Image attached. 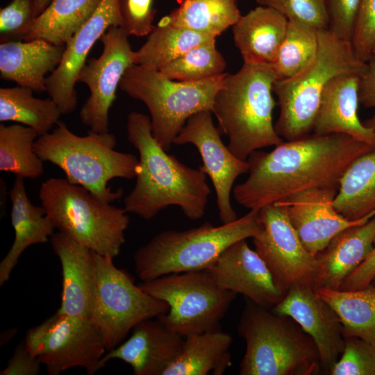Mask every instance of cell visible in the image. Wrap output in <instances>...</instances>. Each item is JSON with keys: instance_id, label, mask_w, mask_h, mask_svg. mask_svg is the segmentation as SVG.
I'll list each match as a JSON object with an SVG mask.
<instances>
[{"instance_id": "836d02e7", "label": "cell", "mask_w": 375, "mask_h": 375, "mask_svg": "<svg viewBox=\"0 0 375 375\" xmlns=\"http://www.w3.org/2000/svg\"><path fill=\"white\" fill-rule=\"evenodd\" d=\"M39 137L22 124L0 125V170L24 178H37L44 172L43 160L35 150Z\"/></svg>"}, {"instance_id": "ba28073f", "label": "cell", "mask_w": 375, "mask_h": 375, "mask_svg": "<svg viewBox=\"0 0 375 375\" xmlns=\"http://www.w3.org/2000/svg\"><path fill=\"white\" fill-rule=\"evenodd\" d=\"M39 198L60 232L96 253L113 259L119 254L130 224L124 208L100 200L66 178L46 180Z\"/></svg>"}, {"instance_id": "5b68a950", "label": "cell", "mask_w": 375, "mask_h": 375, "mask_svg": "<svg viewBox=\"0 0 375 375\" xmlns=\"http://www.w3.org/2000/svg\"><path fill=\"white\" fill-rule=\"evenodd\" d=\"M246 350L241 375H312L322 372L312 338L288 316L247 299L238 325Z\"/></svg>"}, {"instance_id": "60d3db41", "label": "cell", "mask_w": 375, "mask_h": 375, "mask_svg": "<svg viewBox=\"0 0 375 375\" xmlns=\"http://www.w3.org/2000/svg\"><path fill=\"white\" fill-rule=\"evenodd\" d=\"M375 40V0H360L351 44L358 58L366 62Z\"/></svg>"}, {"instance_id": "c3c4849f", "label": "cell", "mask_w": 375, "mask_h": 375, "mask_svg": "<svg viewBox=\"0 0 375 375\" xmlns=\"http://www.w3.org/2000/svg\"><path fill=\"white\" fill-rule=\"evenodd\" d=\"M12 334H15V330L13 329H11V330H8L6 331V333H3V336H6V338H1V340L2 341L3 340V344L6 343V342H9L10 340H11V338L13 337V336H10V335H12Z\"/></svg>"}, {"instance_id": "ee69618b", "label": "cell", "mask_w": 375, "mask_h": 375, "mask_svg": "<svg viewBox=\"0 0 375 375\" xmlns=\"http://www.w3.org/2000/svg\"><path fill=\"white\" fill-rule=\"evenodd\" d=\"M375 277V242L367 258L343 281L340 289L354 290L369 285Z\"/></svg>"}, {"instance_id": "1f68e13d", "label": "cell", "mask_w": 375, "mask_h": 375, "mask_svg": "<svg viewBox=\"0 0 375 375\" xmlns=\"http://www.w3.org/2000/svg\"><path fill=\"white\" fill-rule=\"evenodd\" d=\"M28 88H0V121L15 122L33 128L39 136L49 133L62 115L51 99H39Z\"/></svg>"}, {"instance_id": "7402d4cb", "label": "cell", "mask_w": 375, "mask_h": 375, "mask_svg": "<svg viewBox=\"0 0 375 375\" xmlns=\"http://www.w3.org/2000/svg\"><path fill=\"white\" fill-rule=\"evenodd\" d=\"M359 76L349 73L329 81L322 96L312 133L344 134L375 147V134L358 116Z\"/></svg>"}, {"instance_id": "8d00e7d4", "label": "cell", "mask_w": 375, "mask_h": 375, "mask_svg": "<svg viewBox=\"0 0 375 375\" xmlns=\"http://www.w3.org/2000/svg\"><path fill=\"white\" fill-rule=\"evenodd\" d=\"M330 375H375V344L358 337L344 338V350Z\"/></svg>"}, {"instance_id": "b9f144b4", "label": "cell", "mask_w": 375, "mask_h": 375, "mask_svg": "<svg viewBox=\"0 0 375 375\" xmlns=\"http://www.w3.org/2000/svg\"><path fill=\"white\" fill-rule=\"evenodd\" d=\"M360 0H328V29L336 37L351 42Z\"/></svg>"}, {"instance_id": "d590c367", "label": "cell", "mask_w": 375, "mask_h": 375, "mask_svg": "<svg viewBox=\"0 0 375 375\" xmlns=\"http://www.w3.org/2000/svg\"><path fill=\"white\" fill-rule=\"evenodd\" d=\"M215 42L216 39L192 48L159 72L178 81H198L224 74L226 62Z\"/></svg>"}, {"instance_id": "9a60e30c", "label": "cell", "mask_w": 375, "mask_h": 375, "mask_svg": "<svg viewBox=\"0 0 375 375\" xmlns=\"http://www.w3.org/2000/svg\"><path fill=\"white\" fill-rule=\"evenodd\" d=\"M212 114L210 110H203L190 117L174 144H192L197 149L203 162L199 167L209 176L216 193L219 219L222 224H228L238 219L231 202L233 184L240 175L248 173L249 164L223 143Z\"/></svg>"}, {"instance_id": "603a6c76", "label": "cell", "mask_w": 375, "mask_h": 375, "mask_svg": "<svg viewBox=\"0 0 375 375\" xmlns=\"http://www.w3.org/2000/svg\"><path fill=\"white\" fill-rule=\"evenodd\" d=\"M375 242V215L337 234L315 257L318 273L312 287L340 289L345 278L369 255Z\"/></svg>"}, {"instance_id": "f907efd6", "label": "cell", "mask_w": 375, "mask_h": 375, "mask_svg": "<svg viewBox=\"0 0 375 375\" xmlns=\"http://www.w3.org/2000/svg\"><path fill=\"white\" fill-rule=\"evenodd\" d=\"M370 283H374L375 284V277L374 278V279L372 280V281Z\"/></svg>"}, {"instance_id": "5bb4252c", "label": "cell", "mask_w": 375, "mask_h": 375, "mask_svg": "<svg viewBox=\"0 0 375 375\" xmlns=\"http://www.w3.org/2000/svg\"><path fill=\"white\" fill-rule=\"evenodd\" d=\"M128 35L120 26L110 27L101 36L103 50L99 57L86 62L78 82L85 84L90 96L83 105L79 117L94 132H109V110L126 71L135 64V51Z\"/></svg>"}, {"instance_id": "4fadbf2b", "label": "cell", "mask_w": 375, "mask_h": 375, "mask_svg": "<svg viewBox=\"0 0 375 375\" xmlns=\"http://www.w3.org/2000/svg\"><path fill=\"white\" fill-rule=\"evenodd\" d=\"M259 215L262 228L252 238L253 243L277 288L285 296L294 285L312 286L317 260L301 243L284 206L276 202L262 208Z\"/></svg>"}, {"instance_id": "e0dca14e", "label": "cell", "mask_w": 375, "mask_h": 375, "mask_svg": "<svg viewBox=\"0 0 375 375\" xmlns=\"http://www.w3.org/2000/svg\"><path fill=\"white\" fill-rule=\"evenodd\" d=\"M272 310L292 318L312 338L322 371L329 374L344 347L342 325L331 306L312 285L303 283L291 288Z\"/></svg>"}, {"instance_id": "4316f807", "label": "cell", "mask_w": 375, "mask_h": 375, "mask_svg": "<svg viewBox=\"0 0 375 375\" xmlns=\"http://www.w3.org/2000/svg\"><path fill=\"white\" fill-rule=\"evenodd\" d=\"M232 337L220 328L184 337L181 351L162 375H222L231 365Z\"/></svg>"}, {"instance_id": "2e32d148", "label": "cell", "mask_w": 375, "mask_h": 375, "mask_svg": "<svg viewBox=\"0 0 375 375\" xmlns=\"http://www.w3.org/2000/svg\"><path fill=\"white\" fill-rule=\"evenodd\" d=\"M121 24L119 0H101L92 15L67 42L60 64L46 82V92L62 115L76 108L75 85L94 43L110 27Z\"/></svg>"}, {"instance_id": "4dcf8cb0", "label": "cell", "mask_w": 375, "mask_h": 375, "mask_svg": "<svg viewBox=\"0 0 375 375\" xmlns=\"http://www.w3.org/2000/svg\"><path fill=\"white\" fill-rule=\"evenodd\" d=\"M101 0H51L39 15L23 40L42 39L58 46L88 20Z\"/></svg>"}, {"instance_id": "277c9868", "label": "cell", "mask_w": 375, "mask_h": 375, "mask_svg": "<svg viewBox=\"0 0 375 375\" xmlns=\"http://www.w3.org/2000/svg\"><path fill=\"white\" fill-rule=\"evenodd\" d=\"M116 145L115 136L109 132L90 130L86 135L79 136L61 121L34 143L39 157L58 167L69 183L83 186L108 203L123 195L122 188L113 191L108 182L115 178L133 179L139 168L136 156L116 151Z\"/></svg>"}, {"instance_id": "8fae6325", "label": "cell", "mask_w": 375, "mask_h": 375, "mask_svg": "<svg viewBox=\"0 0 375 375\" xmlns=\"http://www.w3.org/2000/svg\"><path fill=\"white\" fill-rule=\"evenodd\" d=\"M92 253L94 288L90 319L101 331L108 351L140 322L167 313L169 306L135 285L114 265L112 258Z\"/></svg>"}, {"instance_id": "6da1fadb", "label": "cell", "mask_w": 375, "mask_h": 375, "mask_svg": "<svg viewBox=\"0 0 375 375\" xmlns=\"http://www.w3.org/2000/svg\"><path fill=\"white\" fill-rule=\"evenodd\" d=\"M374 147L344 134L318 135L283 141L269 152L247 159L249 176L233 188V197L250 210L314 188L339 186L350 164Z\"/></svg>"}, {"instance_id": "7c38bea8", "label": "cell", "mask_w": 375, "mask_h": 375, "mask_svg": "<svg viewBox=\"0 0 375 375\" xmlns=\"http://www.w3.org/2000/svg\"><path fill=\"white\" fill-rule=\"evenodd\" d=\"M24 344L50 375L77 367L93 375L107 351L101 331L90 318L57 311L28 330Z\"/></svg>"}, {"instance_id": "cb8c5ba5", "label": "cell", "mask_w": 375, "mask_h": 375, "mask_svg": "<svg viewBox=\"0 0 375 375\" xmlns=\"http://www.w3.org/2000/svg\"><path fill=\"white\" fill-rule=\"evenodd\" d=\"M65 46L42 39L0 44V76L38 92H46L49 76L60 64Z\"/></svg>"}, {"instance_id": "ffe728a7", "label": "cell", "mask_w": 375, "mask_h": 375, "mask_svg": "<svg viewBox=\"0 0 375 375\" xmlns=\"http://www.w3.org/2000/svg\"><path fill=\"white\" fill-rule=\"evenodd\" d=\"M153 319L138 323L127 340L106 353L101 368L118 359L131 365L135 375H162L179 354L184 337Z\"/></svg>"}, {"instance_id": "83f0119b", "label": "cell", "mask_w": 375, "mask_h": 375, "mask_svg": "<svg viewBox=\"0 0 375 375\" xmlns=\"http://www.w3.org/2000/svg\"><path fill=\"white\" fill-rule=\"evenodd\" d=\"M334 206L349 220L375 212V148L360 156L342 175Z\"/></svg>"}, {"instance_id": "ab89813d", "label": "cell", "mask_w": 375, "mask_h": 375, "mask_svg": "<svg viewBox=\"0 0 375 375\" xmlns=\"http://www.w3.org/2000/svg\"><path fill=\"white\" fill-rule=\"evenodd\" d=\"M121 26L128 35L148 36L154 29V0H119Z\"/></svg>"}, {"instance_id": "f35d334b", "label": "cell", "mask_w": 375, "mask_h": 375, "mask_svg": "<svg viewBox=\"0 0 375 375\" xmlns=\"http://www.w3.org/2000/svg\"><path fill=\"white\" fill-rule=\"evenodd\" d=\"M36 17L35 0H12L0 10L1 42L23 40Z\"/></svg>"}, {"instance_id": "7a4b0ae2", "label": "cell", "mask_w": 375, "mask_h": 375, "mask_svg": "<svg viewBox=\"0 0 375 375\" xmlns=\"http://www.w3.org/2000/svg\"><path fill=\"white\" fill-rule=\"evenodd\" d=\"M127 138L138 151L139 168L124 209L150 220L169 206H177L191 220L202 218L211 190L206 174L168 154L152 134L150 118L138 112L128 115Z\"/></svg>"}, {"instance_id": "d4e9b609", "label": "cell", "mask_w": 375, "mask_h": 375, "mask_svg": "<svg viewBox=\"0 0 375 375\" xmlns=\"http://www.w3.org/2000/svg\"><path fill=\"white\" fill-rule=\"evenodd\" d=\"M8 194L12 203L11 223L15 238L0 262V285L10 278L24 250L29 246L47 242L56 228L44 207L33 205L28 199L24 178L16 176Z\"/></svg>"}, {"instance_id": "7dc6e473", "label": "cell", "mask_w": 375, "mask_h": 375, "mask_svg": "<svg viewBox=\"0 0 375 375\" xmlns=\"http://www.w3.org/2000/svg\"><path fill=\"white\" fill-rule=\"evenodd\" d=\"M362 124L375 134V113L372 117L362 122Z\"/></svg>"}, {"instance_id": "bcb514c9", "label": "cell", "mask_w": 375, "mask_h": 375, "mask_svg": "<svg viewBox=\"0 0 375 375\" xmlns=\"http://www.w3.org/2000/svg\"><path fill=\"white\" fill-rule=\"evenodd\" d=\"M51 0H35V10L37 17L40 15L48 6Z\"/></svg>"}, {"instance_id": "f6af8a7d", "label": "cell", "mask_w": 375, "mask_h": 375, "mask_svg": "<svg viewBox=\"0 0 375 375\" xmlns=\"http://www.w3.org/2000/svg\"><path fill=\"white\" fill-rule=\"evenodd\" d=\"M358 98L364 107L375 108V53L366 62L359 76Z\"/></svg>"}, {"instance_id": "484cf974", "label": "cell", "mask_w": 375, "mask_h": 375, "mask_svg": "<svg viewBox=\"0 0 375 375\" xmlns=\"http://www.w3.org/2000/svg\"><path fill=\"white\" fill-rule=\"evenodd\" d=\"M288 24L287 17L264 6L242 15L233 26V34L243 62L273 65Z\"/></svg>"}, {"instance_id": "8992f818", "label": "cell", "mask_w": 375, "mask_h": 375, "mask_svg": "<svg viewBox=\"0 0 375 375\" xmlns=\"http://www.w3.org/2000/svg\"><path fill=\"white\" fill-rule=\"evenodd\" d=\"M261 228L259 210H250L219 226L206 222L188 230L162 231L135 253V273L142 281H147L170 274L206 269L230 245L253 238Z\"/></svg>"}, {"instance_id": "f546056e", "label": "cell", "mask_w": 375, "mask_h": 375, "mask_svg": "<svg viewBox=\"0 0 375 375\" xmlns=\"http://www.w3.org/2000/svg\"><path fill=\"white\" fill-rule=\"evenodd\" d=\"M178 3L159 23L216 38L242 16L238 0H178Z\"/></svg>"}, {"instance_id": "44dd1931", "label": "cell", "mask_w": 375, "mask_h": 375, "mask_svg": "<svg viewBox=\"0 0 375 375\" xmlns=\"http://www.w3.org/2000/svg\"><path fill=\"white\" fill-rule=\"evenodd\" d=\"M62 268L60 306L57 312L90 318L94 288L93 253L62 232L50 238Z\"/></svg>"}, {"instance_id": "f1b7e54d", "label": "cell", "mask_w": 375, "mask_h": 375, "mask_svg": "<svg viewBox=\"0 0 375 375\" xmlns=\"http://www.w3.org/2000/svg\"><path fill=\"white\" fill-rule=\"evenodd\" d=\"M318 296L340 319L344 338L358 337L375 344V284L354 290L319 288Z\"/></svg>"}, {"instance_id": "e575fe53", "label": "cell", "mask_w": 375, "mask_h": 375, "mask_svg": "<svg viewBox=\"0 0 375 375\" xmlns=\"http://www.w3.org/2000/svg\"><path fill=\"white\" fill-rule=\"evenodd\" d=\"M318 31L301 22L288 20L285 37L272 65L277 79L292 76L314 60L319 47Z\"/></svg>"}, {"instance_id": "ac0fdd59", "label": "cell", "mask_w": 375, "mask_h": 375, "mask_svg": "<svg viewBox=\"0 0 375 375\" xmlns=\"http://www.w3.org/2000/svg\"><path fill=\"white\" fill-rule=\"evenodd\" d=\"M338 188H314L293 194L278 201L286 210L290 221L305 249L313 256L324 250L342 231L363 224L375 212L358 220L339 213L333 202Z\"/></svg>"}, {"instance_id": "681fc988", "label": "cell", "mask_w": 375, "mask_h": 375, "mask_svg": "<svg viewBox=\"0 0 375 375\" xmlns=\"http://www.w3.org/2000/svg\"><path fill=\"white\" fill-rule=\"evenodd\" d=\"M373 53H375V40H374L373 48H372V54Z\"/></svg>"}, {"instance_id": "d6a6232c", "label": "cell", "mask_w": 375, "mask_h": 375, "mask_svg": "<svg viewBox=\"0 0 375 375\" xmlns=\"http://www.w3.org/2000/svg\"><path fill=\"white\" fill-rule=\"evenodd\" d=\"M216 38L158 23L146 42L135 51V65L160 71L192 48Z\"/></svg>"}, {"instance_id": "9c48e42d", "label": "cell", "mask_w": 375, "mask_h": 375, "mask_svg": "<svg viewBox=\"0 0 375 375\" xmlns=\"http://www.w3.org/2000/svg\"><path fill=\"white\" fill-rule=\"evenodd\" d=\"M227 73L198 81H178L159 71L133 65L124 73L119 88L142 101L150 115L152 134L168 151L193 115L212 111L215 97Z\"/></svg>"}, {"instance_id": "74e56055", "label": "cell", "mask_w": 375, "mask_h": 375, "mask_svg": "<svg viewBox=\"0 0 375 375\" xmlns=\"http://www.w3.org/2000/svg\"><path fill=\"white\" fill-rule=\"evenodd\" d=\"M270 7L288 20L301 22L317 30L328 29L326 0H256Z\"/></svg>"}, {"instance_id": "3957f363", "label": "cell", "mask_w": 375, "mask_h": 375, "mask_svg": "<svg viewBox=\"0 0 375 375\" xmlns=\"http://www.w3.org/2000/svg\"><path fill=\"white\" fill-rule=\"evenodd\" d=\"M276 79L272 65L243 62L236 73L227 74L215 97L212 112L219 132L228 137V148L241 160L284 141L273 124Z\"/></svg>"}, {"instance_id": "52a82bcc", "label": "cell", "mask_w": 375, "mask_h": 375, "mask_svg": "<svg viewBox=\"0 0 375 375\" xmlns=\"http://www.w3.org/2000/svg\"><path fill=\"white\" fill-rule=\"evenodd\" d=\"M318 35L314 60L292 76L276 79L273 85L280 108L274 126L278 135L286 140L312 132L323 92L331 79L349 73L360 75L365 67L351 42L340 39L329 29L319 30Z\"/></svg>"}, {"instance_id": "30bf717a", "label": "cell", "mask_w": 375, "mask_h": 375, "mask_svg": "<svg viewBox=\"0 0 375 375\" xmlns=\"http://www.w3.org/2000/svg\"><path fill=\"white\" fill-rule=\"evenodd\" d=\"M138 285L168 304V312L158 318L183 337L219 328L237 296L219 286L207 269L170 274Z\"/></svg>"}, {"instance_id": "d6986e66", "label": "cell", "mask_w": 375, "mask_h": 375, "mask_svg": "<svg viewBox=\"0 0 375 375\" xmlns=\"http://www.w3.org/2000/svg\"><path fill=\"white\" fill-rule=\"evenodd\" d=\"M206 269L219 286L260 306L273 308L284 297L265 261L246 240L230 245Z\"/></svg>"}, {"instance_id": "7bdbcfd3", "label": "cell", "mask_w": 375, "mask_h": 375, "mask_svg": "<svg viewBox=\"0 0 375 375\" xmlns=\"http://www.w3.org/2000/svg\"><path fill=\"white\" fill-rule=\"evenodd\" d=\"M40 361L26 347L19 344L1 375H38L40 372Z\"/></svg>"}]
</instances>
